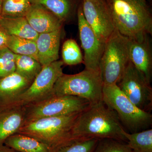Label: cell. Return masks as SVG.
Instances as JSON below:
<instances>
[{
	"label": "cell",
	"instance_id": "6da1fadb",
	"mask_svg": "<svg viewBox=\"0 0 152 152\" xmlns=\"http://www.w3.org/2000/svg\"><path fill=\"white\" fill-rule=\"evenodd\" d=\"M125 129L115 112L102 101L80 113L72 130V138L112 139L127 142Z\"/></svg>",
	"mask_w": 152,
	"mask_h": 152
},
{
	"label": "cell",
	"instance_id": "7a4b0ae2",
	"mask_svg": "<svg viewBox=\"0 0 152 152\" xmlns=\"http://www.w3.org/2000/svg\"><path fill=\"white\" fill-rule=\"evenodd\" d=\"M116 29L130 39L141 40L152 34V17L142 0H105Z\"/></svg>",
	"mask_w": 152,
	"mask_h": 152
},
{
	"label": "cell",
	"instance_id": "3957f363",
	"mask_svg": "<svg viewBox=\"0 0 152 152\" xmlns=\"http://www.w3.org/2000/svg\"><path fill=\"white\" fill-rule=\"evenodd\" d=\"M80 113L40 118L26 122L18 133L31 136L57 150L73 138L72 129Z\"/></svg>",
	"mask_w": 152,
	"mask_h": 152
},
{
	"label": "cell",
	"instance_id": "277c9868",
	"mask_svg": "<svg viewBox=\"0 0 152 152\" xmlns=\"http://www.w3.org/2000/svg\"><path fill=\"white\" fill-rule=\"evenodd\" d=\"M102 100L116 113L122 125L131 133L149 129L152 115L132 102L117 84L104 85Z\"/></svg>",
	"mask_w": 152,
	"mask_h": 152
},
{
	"label": "cell",
	"instance_id": "5b68a950",
	"mask_svg": "<svg viewBox=\"0 0 152 152\" xmlns=\"http://www.w3.org/2000/svg\"><path fill=\"white\" fill-rule=\"evenodd\" d=\"M103 86L100 72L85 69L75 75L63 74L55 84L53 94L78 97L92 104L102 101Z\"/></svg>",
	"mask_w": 152,
	"mask_h": 152
},
{
	"label": "cell",
	"instance_id": "8992f818",
	"mask_svg": "<svg viewBox=\"0 0 152 152\" xmlns=\"http://www.w3.org/2000/svg\"><path fill=\"white\" fill-rule=\"evenodd\" d=\"M130 40L116 29L106 42L100 62L104 85L117 84L130 61Z\"/></svg>",
	"mask_w": 152,
	"mask_h": 152
},
{
	"label": "cell",
	"instance_id": "52a82bcc",
	"mask_svg": "<svg viewBox=\"0 0 152 152\" xmlns=\"http://www.w3.org/2000/svg\"><path fill=\"white\" fill-rule=\"evenodd\" d=\"M91 104L86 99L78 97L53 95L44 100L25 106L26 122L40 118L79 113Z\"/></svg>",
	"mask_w": 152,
	"mask_h": 152
},
{
	"label": "cell",
	"instance_id": "ba28073f",
	"mask_svg": "<svg viewBox=\"0 0 152 152\" xmlns=\"http://www.w3.org/2000/svg\"><path fill=\"white\" fill-rule=\"evenodd\" d=\"M62 61L58 60L42 66L28 88L14 105L27 106L36 103L54 95L55 84L63 75Z\"/></svg>",
	"mask_w": 152,
	"mask_h": 152
},
{
	"label": "cell",
	"instance_id": "9c48e42d",
	"mask_svg": "<svg viewBox=\"0 0 152 152\" xmlns=\"http://www.w3.org/2000/svg\"><path fill=\"white\" fill-rule=\"evenodd\" d=\"M117 85L134 104L141 110L151 113L152 108L151 83L130 61Z\"/></svg>",
	"mask_w": 152,
	"mask_h": 152
},
{
	"label": "cell",
	"instance_id": "30bf717a",
	"mask_svg": "<svg viewBox=\"0 0 152 152\" xmlns=\"http://www.w3.org/2000/svg\"><path fill=\"white\" fill-rule=\"evenodd\" d=\"M82 7L88 24L98 38L106 43L116 28L105 0L83 1Z\"/></svg>",
	"mask_w": 152,
	"mask_h": 152
},
{
	"label": "cell",
	"instance_id": "8fae6325",
	"mask_svg": "<svg viewBox=\"0 0 152 152\" xmlns=\"http://www.w3.org/2000/svg\"><path fill=\"white\" fill-rule=\"evenodd\" d=\"M77 16L80 39L84 51L83 64L85 69L100 72V62L105 43L98 38L88 24L83 13L82 5L78 9Z\"/></svg>",
	"mask_w": 152,
	"mask_h": 152
},
{
	"label": "cell",
	"instance_id": "7c38bea8",
	"mask_svg": "<svg viewBox=\"0 0 152 152\" xmlns=\"http://www.w3.org/2000/svg\"><path fill=\"white\" fill-rule=\"evenodd\" d=\"M32 83L16 72L0 79V110L13 106Z\"/></svg>",
	"mask_w": 152,
	"mask_h": 152
},
{
	"label": "cell",
	"instance_id": "4fadbf2b",
	"mask_svg": "<svg viewBox=\"0 0 152 152\" xmlns=\"http://www.w3.org/2000/svg\"><path fill=\"white\" fill-rule=\"evenodd\" d=\"M130 40V61L143 76L147 81L151 83L152 73V53L148 36L141 40Z\"/></svg>",
	"mask_w": 152,
	"mask_h": 152
},
{
	"label": "cell",
	"instance_id": "5bb4252c",
	"mask_svg": "<svg viewBox=\"0 0 152 152\" xmlns=\"http://www.w3.org/2000/svg\"><path fill=\"white\" fill-rule=\"evenodd\" d=\"M26 122V107L13 105L0 110V147Z\"/></svg>",
	"mask_w": 152,
	"mask_h": 152
},
{
	"label": "cell",
	"instance_id": "9a60e30c",
	"mask_svg": "<svg viewBox=\"0 0 152 152\" xmlns=\"http://www.w3.org/2000/svg\"><path fill=\"white\" fill-rule=\"evenodd\" d=\"M25 17L33 29L39 34L51 32L62 28L63 22L39 5L31 4Z\"/></svg>",
	"mask_w": 152,
	"mask_h": 152
},
{
	"label": "cell",
	"instance_id": "2e32d148",
	"mask_svg": "<svg viewBox=\"0 0 152 152\" xmlns=\"http://www.w3.org/2000/svg\"><path fill=\"white\" fill-rule=\"evenodd\" d=\"M62 28L51 32L39 34L36 40L37 60L42 66L59 59Z\"/></svg>",
	"mask_w": 152,
	"mask_h": 152
},
{
	"label": "cell",
	"instance_id": "e0dca14e",
	"mask_svg": "<svg viewBox=\"0 0 152 152\" xmlns=\"http://www.w3.org/2000/svg\"><path fill=\"white\" fill-rule=\"evenodd\" d=\"M5 145L20 152H56V150L31 136L16 133L6 140Z\"/></svg>",
	"mask_w": 152,
	"mask_h": 152
},
{
	"label": "cell",
	"instance_id": "ac0fdd59",
	"mask_svg": "<svg viewBox=\"0 0 152 152\" xmlns=\"http://www.w3.org/2000/svg\"><path fill=\"white\" fill-rule=\"evenodd\" d=\"M0 27L9 36L36 41L39 35L30 26L26 17L12 18L0 17Z\"/></svg>",
	"mask_w": 152,
	"mask_h": 152
},
{
	"label": "cell",
	"instance_id": "d6986e66",
	"mask_svg": "<svg viewBox=\"0 0 152 152\" xmlns=\"http://www.w3.org/2000/svg\"><path fill=\"white\" fill-rule=\"evenodd\" d=\"M31 4L39 5L50 12L63 22L67 21L72 13L71 0H29Z\"/></svg>",
	"mask_w": 152,
	"mask_h": 152
},
{
	"label": "cell",
	"instance_id": "ffe728a7",
	"mask_svg": "<svg viewBox=\"0 0 152 152\" xmlns=\"http://www.w3.org/2000/svg\"><path fill=\"white\" fill-rule=\"evenodd\" d=\"M124 135L132 152H152V129L134 133L125 131Z\"/></svg>",
	"mask_w": 152,
	"mask_h": 152
},
{
	"label": "cell",
	"instance_id": "44dd1931",
	"mask_svg": "<svg viewBox=\"0 0 152 152\" xmlns=\"http://www.w3.org/2000/svg\"><path fill=\"white\" fill-rule=\"evenodd\" d=\"M15 64L16 72L32 82L42 68L37 60L29 56L16 55Z\"/></svg>",
	"mask_w": 152,
	"mask_h": 152
},
{
	"label": "cell",
	"instance_id": "7402d4cb",
	"mask_svg": "<svg viewBox=\"0 0 152 152\" xmlns=\"http://www.w3.org/2000/svg\"><path fill=\"white\" fill-rule=\"evenodd\" d=\"M7 48L15 54L29 56L37 60L36 41L9 36Z\"/></svg>",
	"mask_w": 152,
	"mask_h": 152
},
{
	"label": "cell",
	"instance_id": "603a6c76",
	"mask_svg": "<svg viewBox=\"0 0 152 152\" xmlns=\"http://www.w3.org/2000/svg\"><path fill=\"white\" fill-rule=\"evenodd\" d=\"M29 0H3L1 17H25L31 7Z\"/></svg>",
	"mask_w": 152,
	"mask_h": 152
},
{
	"label": "cell",
	"instance_id": "cb8c5ba5",
	"mask_svg": "<svg viewBox=\"0 0 152 152\" xmlns=\"http://www.w3.org/2000/svg\"><path fill=\"white\" fill-rule=\"evenodd\" d=\"M99 140L94 138H75L59 147L56 152H93Z\"/></svg>",
	"mask_w": 152,
	"mask_h": 152
},
{
	"label": "cell",
	"instance_id": "d4e9b609",
	"mask_svg": "<svg viewBox=\"0 0 152 152\" xmlns=\"http://www.w3.org/2000/svg\"><path fill=\"white\" fill-rule=\"evenodd\" d=\"M64 64L74 66L83 63V57L78 45L75 40L69 39L65 41L62 50Z\"/></svg>",
	"mask_w": 152,
	"mask_h": 152
},
{
	"label": "cell",
	"instance_id": "484cf974",
	"mask_svg": "<svg viewBox=\"0 0 152 152\" xmlns=\"http://www.w3.org/2000/svg\"><path fill=\"white\" fill-rule=\"evenodd\" d=\"M16 54L7 47L0 49V79L15 72Z\"/></svg>",
	"mask_w": 152,
	"mask_h": 152
},
{
	"label": "cell",
	"instance_id": "4316f807",
	"mask_svg": "<svg viewBox=\"0 0 152 152\" xmlns=\"http://www.w3.org/2000/svg\"><path fill=\"white\" fill-rule=\"evenodd\" d=\"M93 152H132L126 142L112 139L99 140Z\"/></svg>",
	"mask_w": 152,
	"mask_h": 152
},
{
	"label": "cell",
	"instance_id": "83f0119b",
	"mask_svg": "<svg viewBox=\"0 0 152 152\" xmlns=\"http://www.w3.org/2000/svg\"><path fill=\"white\" fill-rule=\"evenodd\" d=\"M9 36L4 30L0 27V49L7 47Z\"/></svg>",
	"mask_w": 152,
	"mask_h": 152
},
{
	"label": "cell",
	"instance_id": "f1b7e54d",
	"mask_svg": "<svg viewBox=\"0 0 152 152\" xmlns=\"http://www.w3.org/2000/svg\"><path fill=\"white\" fill-rule=\"evenodd\" d=\"M0 152H20L16 150L10 148V147L4 145L0 147Z\"/></svg>",
	"mask_w": 152,
	"mask_h": 152
},
{
	"label": "cell",
	"instance_id": "f546056e",
	"mask_svg": "<svg viewBox=\"0 0 152 152\" xmlns=\"http://www.w3.org/2000/svg\"><path fill=\"white\" fill-rule=\"evenodd\" d=\"M3 0H0V17L1 14L2 5Z\"/></svg>",
	"mask_w": 152,
	"mask_h": 152
},
{
	"label": "cell",
	"instance_id": "4dcf8cb0",
	"mask_svg": "<svg viewBox=\"0 0 152 152\" xmlns=\"http://www.w3.org/2000/svg\"><path fill=\"white\" fill-rule=\"evenodd\" d=\"M83 1H96V0H83Z\"/></svg>",
	"mask_w": 152,
	"mask_h": 152
},
{
	"label": "cell",
	"instance_id": "1f68e13d",
	"mask_svg": "<svg viewBox=\"0 0 152 152\" xmlns=\"http://www.w3.org/2000/svg\"><path fill=\"white\" fill-rule=\"evenodd\" d=\"M142 1H146V0H142Z\"/></svg>",
	"mask_w": 152,
	"mask_h": 152
}]
</instances>
